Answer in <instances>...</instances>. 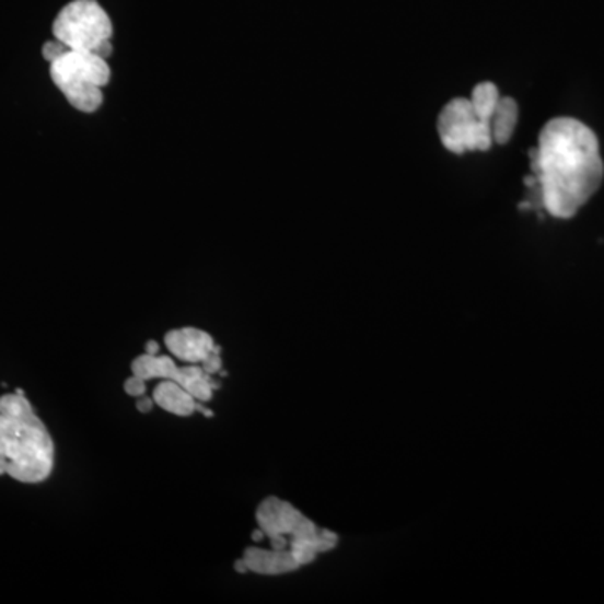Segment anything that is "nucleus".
<instances>
[{
    "label": "nucleus",
    "instance_id": "nucleus-13",
    "mask_svg": "<svg viewBox=\"0 0 604 604\" xmlns=\"http://www.w3.org/2000/svg\"><path fill=\"white\" fill-rule=\"evenodd\" d=\"M69 47L66 44H62L61 40L55 39L49 40V43L44 44L43 56L47 62H55L56 59L61 58L68 53Z\"/></svg>",
    "mask_w": 604,
    "mask_h": 604
},
{
    "label": "nucleus",
    "instance_id": "nucleus-8",
    "mask_svg": "<svg viewBox=\"0 0 604 604\" xmlns=\"http://www.w3.org/2000/svg\"><path fill=\"white\" fill-rule=\"evenodd\" d=\"M165 345L173 357L190 364H201L216 348L212 336L197 327L172 329L165 335Z\"/></svg>",
    "mask_w": 604,
    "mask_h": 604
},
{
    "label": "nucleus",
    "instance_id": "nucleus-1",
    "mask_svg": "<svg viewBox=\"0 0 604 604\" xmlns=\"http://www.w3.org/2000/svg\"><path fill=\"white\" fill-rule=\"evenodd\" d=\"M531 160L541 201L556 219H572L603 184L600 140L579 119L559 116L547 121Z\"/></svg>",
    "mask_w": 604,
    "mask_h": 604
},
{
    "label": "nucleus",
    "instance_id": "nucleus-5",
    "mask_svg": "<svg viewBox=\"0 0 604 604\" xmlns=\"http://www.w3.org/2000/svg\"><path fill=\"white\" fill-rule=\"evenodd\" d=\"M53 34L71 50L94 53L105 59L113 55L112 19L96 0H72L65 5L53 24Z\"/></svg>",
    "mask_w": 604,
    "mask_h": 604
},
{
    "label": "nucleus",
    "instance_id": "nucleus-2",
    "mask_svg": "<svg viewBox=\"0 0 604 604\" xmlns=\"http://www.w3.org/2000/svg\"><path fill=\"white\" fill-rule=\"evenodd\" d=\"M55 468V442L30 399L0 396V475L22 484L44 483Z\"/></svg>",
    "mask_w": 604,
    "mask_h": 604
},
{
    "label": "nucleus",
    "instance_id": "nucleus-12",
    "mask_svg": "<svg viewBox=\"0 0 604 604\" xmlns=\"http://www.w3.org/2000/svg\"><path fill=\"white\" fill-rule=\"evenodd\" d=\"M499 90L496 84L486 81V83H478L472 91V108H474L475 115L480 119H487L490 121L493 112H496L497 103H499Z\"/></svg>",
    "mask_w": 604,
    "mask_h": 604
},
{
    "label": "nucleus",
    "instance_id": "nucleus-3",
    "mask_svg": "<svg viewBox=\"0 0 604 604\" xmlns=\"http://www.w3.org/2000/svg\"><path fill=\"white\" fill-rule=\"evenodd\" d=\"M257 525L263 528L270 547L292 550L299 566L316 561L317 556L338 546V536L316 524L301 511L277 497H267L256 511Z\"/></svg>",
    "mask_w": 604,
    "mask_h": 604
},
{
    "label": "nucleus",
    "instance_id": "nucleus-16",
    "mask_svg": "<svg viewBox=\"0 0 604 604\" xmlns=\"http://www.w3.org/2000/svg\"><path fill=\"white\" fill-rule=\"evenodd\" d=\"M155 405V399L150 398V396L141 395L137 402V408L140 414H150L151 408Z\"/></svg>",
    "mask_w": 604,
    "mask_h": 604
},
{
    "label": "nucleus",
    "instance_id": "nucleus-15",
    "mask_svg": "<svg viewBox=\"0 0 604 604\" xmlns=\"http://www.w3.org/2000/svg\"><path fill=\"white\" fill-rule=\"evenodd\" d=\"M201 368H204L206 373L212 374L213 376V374L219 373V371L222 370V357L217 355V352H210L207 360L201 361Z\"/></svg>",
    "mask_w": 604,
    "mask_h": 604
},
{
    "label": "nucleus",
    "instance_id": "nucleus-11",
    "mask_svg": "<svg viewBox=\"0 0 604 604\" xmlns=\"http://www.w3.org/2000/svg\"><path fill=\"white\" fill-rule=\"evenodd\" d=\"M518 119L519 106L514 97H500L496 106V112H493L492 118H490V130H492L493 143H509L512 135H514Z\"/></svg>",
    "mask_w": 604,
    "mask_h": 604
},
{
    "label": "nucleus",
    "instance_id": "nucleus-20",
    "mask_svg": "<svg viewBox=\"0 0 604 604\" xmlns=\"http://www.w3.org/2000/svg\"><path fill=\"white\" fill-rule=\"evenodd\" d=\"M201 414H204V417L213 418V411L207 410V408Z\"/></svg>",
    "mask_w": 604,
    "mask_h": 604
},
{
    "label": "nucleus",
    "instance_id": "nucleus-9",
    "mask_svg": "<svg viewBox=\"0 0 604 604\" xmlns=\"http://www.w3.org/2000/svg\"><path fill=\"white\" fill-rule=\"evenodd\" d=\"M245 565L248 571L263 576L286 574V572L295 571L301 568L292 550L263 549V547L252 546L244 550Z\"/></svg>",
    "mask_w": 604,
    "mask_h": 604
},
{
    "label": "nucleus",
    "instance_id": "nucleus-4",
    "mask_svg": "<svg viewBox=\"0 0 604 604\" xmlns=\"http://www.w3.org/2000/svg\"><path fill=\"white\" fill-rule=\"evenodd\" d=\"M53 83L65 94L72 108L94 113L103 105V88L112 80L108 59L94 53L69 49L49 65Z\"/></svg>",
    "mask_w": 604,
    "mask_h": 604
},
{
    "label": "nucleus",
    "instance_id": "nucleus-14",
    "mask_svg": "<svg viewBox=\"0 0 604 604\" xmlns=\"http://www.w3.org/2000/svg\"><path fill=\"white\" fill-rule=\"evenodd\" d=\"M125 392L128 393L130 396H141L147 393V382H144L143 378L137 376V374H133V376L128 378L125 382Z\"/></svg>",
    "mask_w": 604,
    "mask_h": 604
},
{
    "label": "nucleus",
    "instance_id": "nucleus-18",
    "mask_svg": "<svg viewBox=\"0 0 604 604\" xmlns=\"http://www.w3.org/2000/svg\"><path fill=\"white\" fill-rule=\"evenodd\" d=\"M234 569L239 572V574H244V572L248 571L247 565H245V561L242 558L234 562Z\"/></svg>",
    "mask_w": 604,
    "mask_h": 604
},
{
    "label": "nucleus",
    "instance_id": "nucleus-17",
    "mask_svg": "<svg viewBox=\"0 0 604 604\" xmlns=\"http://www.w3.org/2000/svg\"><path fill=\"white\" fill-rule=\"evenodd\" d=\"M144 352H147V355H159L160 352L159 342L153 341V339H151V341H148L147 345H144Z\"/></svg>",
    "mask_w": 604,
    "mask_h": 604
},
{
    "label": "nucleus",
    "instance_id": "nucleus-6",
    "mask_svg": "<svg viewBox=\"0 0 604 604\" xmlns=\"http://www.w3.org/2000/svg\"><path fill=\"white\" fill-rule=\"evenodd\" d=\"M437 128L443 147L457 155L465 151H486L493 143L490 121L475 115L468 97L449 101L440 112Z\"/></svg>",
    "mask_w": 604,
    "mask_h": 604
},
{
    "label": "nucleus",
    "instance_id": "nucleus-19",
    "mask_svg": "<svg viewBox=\"0 0 604 604\" xmlns=\"http://www.w3.org/2000/svg\"><path fill=\"white\" fill-rule=\"evenodd\" d=\"M252 541H254V543H260V541H264L266 539V534H264V531L263 528H257V531H254V533H252Z\"/></svg>",
    "mask_w": 604,
    "mask_h": 604
},
{
    "label": "nucleus",
    "instance_id": "nucleus-7",
    "mask_svg": "<svg viewBox=\"0 0 604 604\" xmlns=\"http://www.w3.org/2000/svg\"><path fill=\"white\" fill-rule=\"evenodd\" d=\"M131 371L137 376L143 378L144 382L150 380H172L184 386L197 402L207 403L213 398V392L220 388V383L213 380L212 374L206 373L204 368L191 364V367H176L175 361L170 357L159 355H141L135 358L131 363Z\"/></svg>",
    "mask_w": 604,
    "mask_h": 604
},
{
    "label": "nucleus",
    "instance_id": "nucleus-10",
    "mask_svg": "<svg viewBox=\"0 0 604 604\" xmlns=\"http://www.w3.org/2000/svg\"><path fill=\"white\" fill-rule=\"evenodd\" d=\"M153 399L162 410L176 415V417H190L197 411V399L184 386L172 382V380H163L160 385H156Z\"/></svg>",
    "mask_w": 604,
    "mask_h": 604
}]
</instances>
